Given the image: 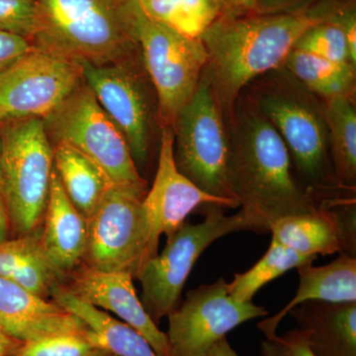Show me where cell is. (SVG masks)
<instances>
[{
	"label": "cell",
	"mask_w": 356,
	"mask_h": 356,
	"mask_svg": "<svg viewBox=\"0 0 356 356\" xmlns=\"http://www.w3.org/2000/svg\"><path fill=\"white\" fill-rule=\"evenodd\" d=\"M227 124L229 186L245 231L268 234L280 218L323 208L297 179L286 145L250 95L238 97Z\"/></svg>",
	"instance_id": "obj_1"
},
{
	"label": "cell",
	"mask_w": 356,
	"mask_h": 356,
	"mask_svg": "<svg viewBox=\"0 0 356 356\" xmlns=\"http://www.w3.org/2000/svg\"><path fill=\"white\" fill-rule=\"evenodd\" d=\"M316 2L288 13L222 15L204 33L205 72L227 122L248 84L282 67L300 36L322 22Z\"/></svg>",
	"instance_id": "obj_2"
},
{
	"label": "cell",
	"mask_w": 356,
	"mask_h": 356,
	"mask_svg": "<svg viewBox=\"0 0 356 356\" xmlns=\"http://www.w3.org/2000/svg\"><path fill=\"white\" fill-rule=\"evenodd\" d=\"M40 51L96 67L140 57L137 0H36Z\"/></svg>",
	"instance_id": "obj_3"
},
{
	"label": "cell",
	"mask_w": 356,
	"mask_h": 356,
	"mask_svg": "<svg viewBox=\"0 0 356 356\" xmlns=\"http://www.w3.org/2000/svg\"><path fill=\"white\" fill-rule=\"evenodd\" d=\"M266 74L250 96L286 145L300 184L321 207L355 197L334 178L323 102L283 67Z\"/></svg>",
	"instance_id": "obj_4"
},
{
	"label": "cell",
	"mask_w": 356,
	"mask_h": 356,
	"mask_svg": "<svg viewBox=\"0 0 356 356\" xmlns=\"http://www.w3.org/2000/svg\"><path fill=\"white\" fill-rule=\"evenodd\" d=\"M0 195L10 219L11 238L31 234L43 224L54 151L43 119L0 124Z\"/></svg>",
	"instance_id": "obj_5"
},
{
	"label": "cell",
	"mask_w": 356,
	"mask_h": 356,
	"mask_svg": "<svg viewBox=\"0 0 356 356\" xmlns=\"http://www.w3.org/2000/svg\"><path fill=\"white\" fill-rule=\"evenodd\" d=\"M172 131L178 172L205 193L238 207L229 182L228 124L205 70Z\"/></svg>",
	"instance_id": "obj_6"
},
{
	"label": "cell",
	"mask_w": 356,
	"mask_h": 356,
	"mask_svg": "<svg viewBox=\"0 0 356 356\" xmlns=\"http://www.w3.org/2000/svg\"><path fill=\"white\" fill-rule=\"evenodd\" d=\"M43 121L51 145L74 147L95 161L114 187L146 197L147 182L140 175L127 140L84 81Z\"/></svg>",
	"instance_id": "obj_7"
},
{
	"label": "cell",
	"mask_w": 356,
	"mask_h": 356,
	"mask_svg": "<svg viewBox=\"0 0 356 356\" xmlns=\"http://www.w3.org/2000/svg\"><path fill=\"white\" fill-rule=\"evenodd\" d=\"M245 231L240 212L224 214L219 205H206L205 218L199 224L185 221L168 236L161 254L143 266L137 280L142 285L140 302L158 325L180 304L182 290L200 255L222 236Z\"/></svg>",
	"instance_id": "obj_8"
},
{
	"label": "cell",
	"mask_w": 356,
	"mask_h": 356,
	"mask_svg": "<svg viewBox=\"0 0 356 356\" xmlns=\"http://www.w3.org/2000/svg\"><path fill=\"white\" fill-rule=\"evenodd\" d=\"M137 38L143 65L156 93L159 127L172 129L180 110L197 88L207 65V51L202 40L173 31L147 18L140 9Z\"/></svg>",
	"instance_id": "obj_9"
},
{
	"label": "cell",
	"mask_w": 356,
	"mask_h": 356,
	"mask_svg": "<svg viewBox=\"0 0 356 356\" xmlns=\"http://www.w3.org/2000/svg\"><path fill=\"white\" fill-rule=\"evenodd\" d=\"M145 197L112 186L88 220L84 266L102 271H127L137 278L159 254L143 206Z\"/></svg>",
	"instance_id": "obj_10"
},
{
	"label": "cell",
	"mask_w": 356,
	"mask_h": 356,
	"mask_svg": "<svg viewBox=\"0 0 356 356\" xmlns=\"http://www.w3.org/2000/svg\"><path fill=\"white\" fill-rule=\"evenodd\" d=\"M81 65L84 83L123 134L138 170L146 168L151 156L153 123L158 121V111L153 109L147 83L149 79L142 56L124 64L96 67L81 63Z\"/></svg>",
	"instance_id": "obj_11"
},
{
	"label": "cell",
	"mask_w": 356,
	"mask_h": 356,
	"mask_svg": "<svg viewBox=\"0 0 356 356\" xmlns=\"http://www.w3.org/2000/svg\"><path fill=\"white\" fill-rule=\"evenodd\" d=\"M268 315L264 307L232 296L219 278L187 292L184 303L168 316L165 332L172 356H206L220 339L238 325Z\"/></svg>",
	"instance_id": "obj_12"
},
{
	"label": "cell",
	"mask_w": 356,
	"mask_h": 356,
	"mask_svg": "<svg viewBox=\"0 0 356 356\" xmlns=\"http://www.w3.org/2000/svg\"><path fill=\"white\" fill-rule=\"evenodd\" d=\"M83 81L81 64L35 48L0 74V124L46 118Z\"/></svg>",
	"instance_id": "obj_13"
},
{
	"label": "cell",
	"mask_w": 356,
	"mask_h": 356,
	"mask_svg": "<svg viewBox=\"0 0 356 356\" xmlns=\"http://www.w3.org/2000/svg\"><path fill=\"white\" fill-rule=\"evenodd\" d=\"M161 130L156 177L153 187L147 191L143 200L151 226L152 238L158 248L161 236H172L198 208L206 205L233 208L228 201L205 193L178 172L173 156L175 134L170 128Z\"/></svg>",
	"instance_id": "obj_14"
},
{
	"label": "cell",
	"mask_w": 356,
	"mask_h": 356,
	"mask_svg": "<svg viewBox=\"0 0 356 356\" xmlns=\"http://www.w3.org/2000/svg\"><path fill=\"white\" fill-rule=\"evenodd\" d=\"M133 280L127 271H102L81 264L70 274L65 286L95 308L112 312L142 334L159 356H172L165 332L145 310Z\"/></svg>",
	"instance_id": "obj_15"
},
{
	"label": "cell",
	"mask_w": 356,
	"mask_h": 356,
	"mask_svg": "<svg viewBox=\"0 0 356 356\" xmlns=\"http://www.w3.org/2000/svg\"><path fill=\"white\" fill-rule=\"evenodd\" d=\"M355 214V199H350L317 212L280 218L271 226V240L302 254L356 257Z\"/></svg>",
	"instance_id": "obj_16"
},
{
	"label": "cell",
	"mask_w": 356,
	"mask_h": 356,
	"mask_svg": "<svg viewBox=\"0 0 356 356\" xmlns=\"http://www.w3.org/2000/svg\"><path fill=\"white\" fill-rule=\"evenodd\" d=\"M0 329L21 343L58 334H88L81 318L51 300L0 277Z\"/></svg>",
	"instance_id": "obj_17"
},
{
	"label": "cell",
	"mask_w": 356,
	"mask_h": 356,
	"mask_svg": "<svg viewBox=\"0 0 356 356\" xmlns=\"http://www.w3.org/2000/svg\"><path fill=\"white\" fill-rule=\"evenodd\" d=\"M41 245L51 266L65 281L83 264L88 222L70 202L55 168L41 226Z\"/></svg>",
	"instance_id": "obj_18"
},
{
	"label": "cell",
	"mask_w": 356,
	"mask_h": 356,
	"mask_svg": "<svg viewBox=\"0 0 356 356\" xmlns=\"http://www.w3.org/2000/svg\"><path fill=\"white\" fill-rule=\"evenodd\" d=\"M288 314L315 356H356V302H304Z\"/></svg>",
	"instance_id": "obj_19"
},
{
	"label": "cell",
	"mask_w": 356,
	"mask_h": 356,
	"mask_svg": "<svg viewBox=\"0 0 356 356\" xmlns=\"http://www.w3.org/2000/svg\"><path fill=\"white\" fill-rule=\"evenodd\" d=\"M312 264L297 268L299 287L294 298L274 317L267 318L257 325L266 337L276 334L283 318L304 302H356V257L339 252V257L327 266H313Z\"/></svg>",
	"instance_id": "obj_20"
},
{
	"label": "cell",
	"mask_w": 356,
	"mask_h": 356,
	"mask_svg": "<svg viewBox=\"0 0 356 356\" xmlns=\"http://www.w3.org/2000/svg\"><path fill=\"white\" fill-rule=\"evenodd\" d=\"M0 277L44 300H51L55 290L65 282L44 254L41 227L0 243Z\"/></svg>",
	"instance_id": "obj_21"
},
{
	"label": "cell",
	"mask_w": 356,
	"mask_h": 356,
	"mask_svg": "<svg viewBox=\"0 0 356 356\" xmlns=\"http://www.w3.org/2000/svg\"><path fill=\"white\" fill-rule=\"evenodd\" d=\"M51 301L81 318L93 332L96 343L103 350L118 356H159L136 330L79 299L65 284L55 290Z\"/></svg>",
	"instance_id": "obj_22"
},
{
	"label": "cell",
	"mask_w": 356,
	"mask_h": 356,
	"mask_svg": "<svg viewBox=\"0 0 356 356\" xmlns=\"http://www.w3.org/2000/svg\"><path fill=\"white\" fill-rule=\"evenodd\" d=\"M54 168L70 202L88 221L113 186L95 161L70 145H53Z\"/></svg>",
	"instance_id": "obj_23"
},
{
	"label": "cell",
	"mask_w": 356,
	"mask_h": 356,
	"mask_svg": "<svg viewBox=\"0 0 356 356\" xmlns=\"http://www.w3.org/2000/svg\"><path fill=\"white\" fill-rule=\"evenodd\" d=\"M355 97L323 100V114L327 132L330 158L337 185L355 194L356 109Z\"/></svg>",
	"instance_id": "obj_24"
},
{
	"label": "cell",
	"mask_w": 356,
	"mask_h": 356,
	"mask_svg": "<svg viewBox=\"0 0 356 356\" xmlns=\"http://www.w3.org/2000/svg\"><path fill=\"white\" fill-rule=\"evenodd\" d=\"M283 67L312 95L322 100L355 97L356 67L293 49Z\"/></svg>",
	"instance_id": "obj_25"
},
{
	"label": "cell",
	"mask_w": 356,
	"mask_h": 356,
	"mask_svg": "<svg viewBox=\"0 0 356 356\" xmlns=\"http://www.w3.org/2000/svg\"><path fill=\"white\" fill-rule=\"evenodd\" d=\"M149 19L192 39H201L222 16L220 0H137Z\"/></svg>",
	"instance_id": "obj_26"
},
{
	"label": "cell",
	"mask_w": 356,
	"mask_h": 356,
	"mask_svg": "<svg viewBox=\"0 0 356 356\" xmlns=\"http://www.w3.org/2000/svg\"><path fill=\"white\" fill-rule=\"evenodd\" d=\"M317 259L314 255L300 254L271 240L266 254L252 268L243 273H236L228 283L232 296L243 302L252 301L261 288L293 268L311 264Z\"/></svg>",
	"instance_id": "obj_27"
},
{
	"label": "cell",
	"mask_w": 356,
	"mask_h": 356,
	"mask_svg": "<svg viewBox=\"0 0 356 356\" xmlns=\"http://www.w3.org/2000/svg\"><path fill=\"white\" fill-rule=\"evenodd\" d=\"M294 49L337 63L353 64L343 30L329 21L316 23L300 36Z\"/></svg>",
	"instance_id": "obj_28"
},
{
	"label": "cell",
	"mask_w": 356,
	"mask_h": 356,
	"mask_svg": "<svg viewBox=\"0 0 356 356\" xmlns=\"http://www.w3.org/2000/svg\"><path fill=\"white\" fill-rule=\"evenodd\" d=\"M99 348L92 332L58 334L22 343L13 356H92Z\"/></svg>",
	"instance_id": "obj_29"
},
{
	"label": "cell",
	"mask_w": 356,
	"mask_h": 356,
	"mask_svg": "<svg viewBox=\"0 0 356 356\" xmlns=\"http://www.w3.org/2000/svg\"><path fill=\"white\" fill-rule=\"evenodd\" d=\"M38 26L36 0H0V32L32 42Z\"/></svg>",
	"instance_id": "obj_30"
},
{
	"label": "cell",
	"mask_w": 356,
	"mask_h": 356,
	"mask_svg": "<svg viewBox=\"0 0 356 356\" xmlns=\"http://www.w3.org/2000/svg\"><path fill=\"white\" fill-rule=\"evenodd\" d=\"M261 356H315L303 330L295 327L282 336L266 337L261 344Z\"/></svg>",
	"instance_id": "obj_31"
},
{
	"label": "cell",
	"mask_w": 356,
	"mask_h": 356,
	"mask_svg": "<svg viewBox=\"0 0 356 356\" xmlns=\"http://www.w3.org/2000/svg\"><path fill=\"white\" fill-rule=\"evenodd\" d=\"M34 49L28 40L0 32V74Z\"/></svg>",
	"instance_id": "obj_32"
},
{
	"label": "cell",
	"mask_w": 356,
	"mask_h": 356,
	"mask_svg": "<svg viewBox=\"0 0 356 356\" xmlns=\"http://www.w3.org/2000/svg\"><path fill=\"white\" fill-rule=\"evenodd\" d=\"M316 0H257L254 13L257 14H280L293 13L306 8Z\"/></svg>",
	"instance_id": "obj_33"
},
{
	"label": "cell",
	"mask_w": 356,
	"mask_h": 356,
	"mask_svg": "<svg viewBox=\"0 0 356 356\" xmlns=\"http://www.w3.org/2000/svg\"><path fill=\"white\" fill-rule=\"evenodd\" d=\"M222 15L240 16L254 13L257 0H220Z\"/></svg>",
	"instance_id": "obj_34"
},
{
	"label": "cell",
	"mask_w": 356,
	"mask_h": 356,
	"mask_svg": "<svg viewBox=\"0 0 356 356\" xmlns=\"http://www.w3.org/2000/svg\"><path fill=\"white\" fill-rule=\"evenodd\" d=\"M11 238L10 219L7 211L6 202L0 195V243Z\"/></svg>",
	"instance_id": "obj_35"
},
{
	"label": "cell",
	"mask_w": 356,
	"mask_h": 356,
	"mask_svg": "<svg viewBox=\"0 0 356 356\" xmlns=\"http://www.w3.org/2000/svg\"><path fill=\"white\" fill-rule=\"evenodd\" d=\"M21 343L0 329V356H13Z\"/></svg>",
	"instance_id": "obj_36"
},
{
	"label": "cell",
	"mask_w": 356,
	"mask_h": 356,
	"mask_svg": "<svg viewBox=\"0 0 356 356\" xmlns=\"http://www.w3.org/2000/svg\"><path fill=\"white\" fill-rule=\"evenodd\" d=\"M206 356H238L236 350L232 348L227 337H222L212 348L208 351Z\"/></svg>",
	"instance_id": "obj_37"
},
{
	"label": "cell",
	"mask_w": 356,
	"mask_h": 356,
	"mask_svg": "<svg viewBox=\"0 0 356 356\" xmlns=\"http://www.w3.org/2000/svg\"><path fill=\"white\" fill-rule=\"evenodd\" d=\"M92 356H118L116 355H114V353H110V351L106 350H103V348H99V350H97L95 355Z\"/></svg>",
	"instance_id": "obj_38"
},
{
	"label": "cell",
	"mask_w": 356,
	"mask_h": 356,
	"mask_svg": "<svg viewBox=\"0 0 356 356\" xmlns=\"http://www.w3.org/2000/svg\"><path fill=\"white\" fill-rule=\"evenodd\" d=\"M0 147H1V132H0Z\"/></svg>",
	"instance_id": "obj_39"
}]
</instances>
